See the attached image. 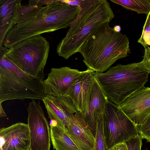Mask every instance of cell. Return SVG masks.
Returning a JSON list of instances; mask_svg holds the SVG:
<instances>
[{
	"mask_svg": "<svg viewBox=\"0 0 150 150\" xmlns=\"http://www.w3.org/2000/svg\"><path fill=\"white\" fill-rule=\"evenodd\" d=\"M106 22L92 32L79 52L87 69L103 73L117 60L130 53L129 40L121 32H116Z\"/></svg>",
	"mask_w": 150,
	"mask_h": 150,
	"instance_id": "6da1fadb",
	"label": "cell"
},
{
	"mask_svg": "<svg viewBox=\"0 0 150 150\" xmlns=\"http://www.w3.org/2000/svg\"><path fill=\"white\" fill-rule=\"evenodd\" d=\"M80 11L56 48L58 55L67 60L79 52L90 35L103 23L109 22L114 14L106 0H81Z\"/></svg>",
	"mask_w": 150,
	"mask_h": 150,
	"instance_id": "7a4b0ae2",
	"label": "cell"
},
{
	"mask_svg": "<svg viewBox=\"0 0 150 150\" xmlns=\"http://www.w3.org/2000/svg\"><path fill=\"white\" fill-rule=\"evenodd\" d=\"M43 12L27 23L15 25L6 35L2 45L9 48L32 37L69 27L78 16L80 6L69 5L61 0H50Z\"/></svg>",
	"mask_w": 150,
	"mask_h": 150,
	"instance_id": "3957f363",
	"label": "cell"
},
{
	"mask_svg": "<svg viewBox=\"0 0 150 150\" xmlns=\"http://www.w3.org/2000/svg\"><path fill=\"white\" fill-rule=\"evenodd\" d=\"M149 72L142 61L118 64L106 72L94 75L109 101L119 106L133 93L144 86Z\"/></svg>",
	"mask_w": 150,
	"mask_h": 150,
	"instance_id": "277c9868",
	"label": "cell"
},
{
	"mask_svg": "<svg viewBox=\"0 0 150 150\" xmlns=\"http://www.w3.org/2000/svg\"><path fill=\"white\" fill-rule=\"evenodd\" d=\"M0 103L11 100H42L47 96L41 78L23 71L0 52Z\"/></svg>",
	"mask_w": 150,
	"mask_h": 150,
	"instance_id": "5b68a950",
	"label": "cell"
},
{
	"mask_svg": "<svg viewBox=\"0 0 150 150\" xmlns=\"http://www.w3.org/2000/svg\"><path fill=\"white\" fill-rule=\"evenodd\" d=\"M50 44L39 35L22 41L8 49L0 47V52L20 69L44 79V69L50 51Z\"/></svg>",
	"mask_w": 150,
	"mask_h": 150,
	"instance_id": "8992f818",
	"label": "cell"
},
{
	"mask_svg": "<svg viewBox=\"0 0 150 150\" xmlns=\"http://www.w3.org/2000/svg\"><path fill=\"white\" fill-rule=\"evenodd\" d=\"M107 150L139 135L137 126L120 107L108 100L103 121Z\"/></svg>",
	"mask_w": 150,
	"mask_h": 150,
	"instance_id": "52a82bcc",
	"label": "cell"
},
{
	"mask_svg": "<svg viewBox=\"0 0 150 150\" xmlns=\"http://www.w3.org/2000/svg\"><path fill=\"white\" fill-rule=\"evenodd\" d=\"M29 131V150H50V128L39 102L32 100L27 109Z\"/></svg>",
	"mask_w": 150,
	"mask_h": 150,
	"instance_id": "ba28073f",
	"label": "cell"
},
{
	"mask_svg": "<svg viewBox=\"0 0 150 150\" xmlns=\"http://www.w3.org/2000/svg\"><path fill=\"white\" fill-rule=\"evenodd\" d=\"M120 107L137 126L142 125L150 116V87L144 86L137 91Z\"/></svg>",
	"mask_w": 150,
	"mask_h": 150,
	"instance_id": "9c48e42d",
	"label": "cell"
},
{
	"mask_svg": "<svg viewBox=\"0 0 150 150\" xmlns=\"http://www.w3.org/2000/svg\"><path fill=\"white\" fill-rule=\"evenodd\" d=\"M87 71H80L67 67L52 68L47 78L43 81L47 96H67L73 81Z\"/></svg>",
	"mask_w": 150,
	"mask_h": 150,
	"instance_id": "30bf717a",
	"label": "cell"
},
{
	"mask_svg": "<svg viewBox=\"0 0 150 150\" xmlns=\"http://www.w3.org/2000/svg\"><path fill=\"white\" fill-rule=\"evenodd\" d=\"M0 150H29L27 124L19 122L0 129Z\"/></svg>",
	"mask_w": 150,
	"mask_h": 150,
	"instance_id": "8fae6325",
	"label": "cell"
},
{
	"mask_svg": "<svg viewBox=\"0 0 150 150\" xmlns=\"http://www.w3.org/2000/svg\"><path fill=\"white\" fill-rule=\"evenodd\" d=\"M87 69L85 73L73 81L67 95L72 99L78 111L83 115L88 105L95 78V72Z\"/></svg>",
	"mask_w": 150,
	"mask_h": 150,
	"instance_id": "7c38bea8",
	"label": "cell"
},
{
	"mask_svg": "<svg viewBox=\"0 0 150 150\" xmlns=\"http://www.w3.org/2000/svg\"><path fill=\"white\" fill-rule=\"evenodd\" d=\"M51 120L66 127L69 118L78 112L72 99L67 96L47 95L42 100Z\"/></svg>",
	"mask_w": 150,
	"mask_h": 150,
	"instance_id": "4fadbf2b",
	"label": "cell"
},
{
	"mask_svg": "<svg viewBox=\"0 0 150 150\" xmlns=\"http://www.w3.org/2000/svg\"><path fill=\"white\" fill-rule=\"evenodd\" d=\"M68 134L80 150H93L95 138L83 114L77 112L69 118L66 126Z\"/></svg>",
	"mask_w": 150,
	"mask_h": 150,
	"instance_id": "5bb4252c",
	"label": "cell"
},
{
	"mask_svg": "<svg viewBox=\"0 0 150 150\" xmlns=\"http://www.w3.org/2000/svg\"><path fill=\"white\" fill-rule=\"evenodd\" d=\"M108 101L103 88L95 76L88 105L83 115L94 138L96 132L98 118L105 115Z\"/></svg>",
	"mask_w": 150,
	"mask_h": 150,
	"instance_id": "9a60e30c",
	"label": "cell"
},
{
	"mask_svg": "<svg viewBox=\"0 0 150 150\" xmlns=\"http://www.w3.org/2000/svg\"><path fill=\"white\" fill-rule=\"evenodd\" d=\"M19 0H0V47L15 25L16 5Z\"/></svg>",
	"mask_w": 150,
	"mask_h": 150,
	"instance_id": "2e32d148",
	"label": "cell"
},
{
	"mask_svg": "<svg viewBox=\"0 0 150 150\" xmlns=\"http://www.w3.org/2000/svg\"><path fill=\"white\" fill-rule=\"evenodd\" d=\"M50 124L51 140L56 150H80L71 138L65 126L52 120Z\"/></svg>",
	"mask_w": 150,
	"mask_h": 150,
	"instance_id": "e0dca14e",
	"label": "cell"
},
{
	"mask_svg": "<svg viewBox=\"0 0 150 150\" xmlns=\"http://www.w3.org/2000/svg\"><path fill=\"white\" fill-rule=\"evenodd\" d=\"M21 1L19 0L17 4L14 25L18 27L31 21L47 8V6H39L28 5L23 6L21 4Z\"/></svg>",
	"mask_w": 150,
	"mask_h": 150,
	"instance_id": "ac0fdd59",
	"label": "cell"
},
{
	"mask_svg": "<svg viewBox=\"0 0 150 150\" xmlns=\"http://www.w3.org/2000/svg\"><path fill=\"white\" fill-rule=\"evenodd\" d=\"M112 2L122 6L126 9L134 11L138 14L147 16L150 11L149 0H110Z\"/></svg>",
	"mask_w": 150,
	"mask_h": 150,
	"instance_id": "d6986e66",
	"label": "cell"
},
{
	"mask_svg": "<svg viewBox=\"0 0 150 150\" xmlns=\"http://www.w3.org/2000/svg\"><path fill=\"white\" fill-rule=\"evenodd\" d=\"M105 115L98 118L94 147L93 150H107L103 125Z\"/></svg>",
	"mask_w": 150,
	"mask_h": 150,
	"instance_id": "ffe728a7",
	"label": "cell"
},
{
	"mask_svg": "<svg viewBox=\"0 0 150 150\" xmlns=\"http://www.w3.org/2000/svg\"><path fill=\"white\" fill-rule=\"evenodd\" d=\"M137 42L145 49L150 45V11L147 16L141 36Z\"/></svg>",
	"mask_w": 150,
	"mask_h": 150,
	"instance_id": "44dd1931",
	"label": "cell"
},
{
	"mask_svg": "<svg viewBox=\"0 0 150 150\" xmlns=\"http://www.w3.org/2000/svg\"><path fill=\"white\" fill-rule=\"evenodd\" d=\"M138 132L142 139L150 143V116L141 125L137 126Z\"/></svg>",
	"mask_w": 150,
	"mask_h": 150,
	"instance_id": "7402d4cb",
	"label": "cell"
},
{
	"mask_svg": "<svg viewBox=\"0 0 150 150\" xmlns=\"http://www.w3.org/2000/svg\"><path fill=\"white\" fill-rule=\"evenodd\" d=\"M142 139L139 134L125 142L128 150H141Z\"/></svg>",
	"mask_w": 150,
	"mask_h": 150,
	"instance_id": "603a6c76",
	"label": "cell"
},
{
	"mask_svg": "<svg viewBox=\"0 0 150 150\" xmlns=\"http://www.w3.org/2000/svg\"><path fill=\"white\" fill-rule=\"evenodd\" d=\"M146 69L150 73V47L145 49V52L142 61Z\"/></svg>",
	"mask_w": 150,
	"mask_h": 150,
	"instance_id": "cb8c5ba5",
	"label": "cell"
},
{
	"mask_svg": "<svg viewBox=\"0 0 150 150\" xmlns=\"http://www.w3.org/2000/svg\"><path fill=\"white\" fill-rule=\"evenodd\" d=\"M50 0H34L29 1V5H36L39 6H42L43 5H46Z\"/></svg>",
	"mask_w": 150,
	"mask_h": 150,
	"instance_id": "d4e9b609",
	"label": "cell"
},
{
	"mask_svg": "<svg viewBox=\"0 0 150 150\" xmlns=\"http://www.w3.org/2000/svg\"><path fill=\"white\" fill-rule=\"evenodd\" d=\"M112 148L113 150H128L127 146L125 142L117 144Z\"/></svg>",
	"mask_w": 150,
	"mask_h": 150,
	"instance_id": "484cf974",
	"label": "cell"
},
{
	"mask_svg": "<svg viewBox=\"0 0 150 150\" xmlns=\"http://www.w3.org/2000/svg\"><path fill=\"white\" fill-rule=\"evenodd\" d=\"M6 116V115L3 109L1 103H0V117H4Z\"/></svg>",
	"mask_w": 150,
	"mask_h": 150,
	"instance_id": "4316f807",
	"label": "cell"
},
{
	"mask_svg": "<svg viewBox=\"0 0 150 150\" xmlns=\"http://www.w3.org/2000/svg\"><path fill=\"white\" fill-rule=\"evenodd\" d=\"M115 31L116 32H120L121 30V27L120 25H116L113 28Z\"/></svg>",
	"mask_w": 150,
	"mask_h": 150,
	"instance_id": "83f0119b",
	"label": "cell"
},
{
	"mask_svg": "<svg viewBox=\"0 0 150 150\" xmlns=\"http://www.w3.org/2000/svg\"><path fill=\"white\" fill-rule=\"evenodd\" d=\"M108 150H113L112 148H111L109 149Z\"/></svg>",
	"mask_w": 150,
	"mask_h": 150,
	"instance_id": "f1b7e54d",
	"label": "cell"
}]
</instances>
